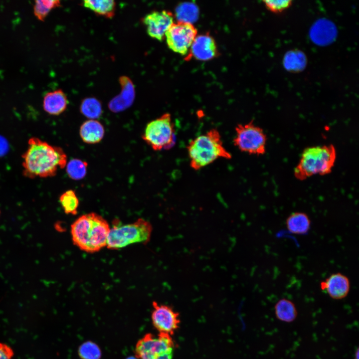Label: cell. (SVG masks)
<instances>
[{
  "mask_svg": "<svg viewBox=\"0 0 359 359\" xmlns=\"http://www.w3.org/2000/svg\"><path fill=\"white\" fill-rule=\"evenodd\" d=\"M174 348L171 336L148 333L137 343L135 357L139 359H173Z\"/></svg>",
  "mask_w": 359,
  "mask_h": 359,
  "instance_id": "cell-7",
  "label": "cell"
},
{
  "mask_svg": "<svg viewBox=\"0 0 359 359\" xmlns=\"http://www.w3.org/2000/svg\"><path fill=\"white\" fill-rule=\"evenodd\" d=\"M78 355L82 359H100L101 352L96 344L88 341L80 345L78 349Z\"/></svg>",
  "mask_w": 359,
  "mask_h": 359,
  "instance_id": "cell-27",
  "label": "cell"
},
{
  "mask_svg": "<svg viewBox=\"0 0 359 359\" xmlns=\"http://www.w3.org/2000/svg\"><path fill=\"white\" fill-rule=\"evenodd\" d=\"M80 137L83 142L88 144L99 143L103 139L105 129L98 120L89 119L83 122L79 130Z\"/></svg>",
  "mask_w": 359,
  "mask_h": 359,
  "instance_id": "cell-17",
  "label": "cell"
},
{
  "mask_svg": "<svg viewBox=\"0 0 359 359\" xmlns=\"http://www.w3.org/2000/svg\"><path fill=\"white\" fill-rule=\"evenodd\" d=\"M153 231L151 223L143 218L122 225L110 228L106 246L110 249H118L133 243H148Z\"/></svg>",
  "mask_w": 359,
  "mask_h": 359,
  "instance_id": "cell-5",
  "label": "cell"
},
{
  "mask_svg": "<svg viewBox=\"0 0 359 359\" xmlns=\"http://www.w3.org/2000/svg\"><path fill=\"white\" fill-rule=\"evenodd\" d=\"M143 140L154 151L168 150L176 144L175 127L169 113L149 122L142 136Z\"/></svg>",
  "mask_w": 359,
  "mask_h": 359,
  "instance_id": "cell-6",
  "label": "cell"
},
{
  "mask_svg": "<svg viewBox=\"0 0 359 359\" xmlns=\"http://www.w3.org/2000/svg\"><path fill=\"white\" fill-rule=\"evenodd\" d=\"M187 150L190 166L195 171L200 170L219 158H232L223 146L220 133L215 128L191 140Z\"/></svg>",
  "mask_w": 359,
  "mask_h": 359,
  "instance_id": "cell-3",
  "label": "cell"
},
{
  "mask_svg": "<svg viewBox=\"0 0 359 359\" xmlns=\"http://www.w3.org/2000/svg\"><path fill=\"white\" fill-rule=\"evenodd\" d=\"M276 318L282 322L291 323L297 318L298 312L294 303L290 300L282 298L275 305Z\"/></svg>",
  "mask_w": 359,
  "mask_h": 359,
  "instance_id": "cell-21",
  "label": "cell"
},
{
  "mask_svg": "<svg viewBox=\"0 0 359 359\" xmlns=\"http://www.w3.org/2000/svg\"><path fill=\"white\" fill-rule=\"evenodd\" d=\"M60 1L54 0H37L34 1L33 13L40 21H44L49 12L59 7Z\"/></svg>",
  "mask_w": 359,
  "mask_h": 359,
  "instance_id": "cell-26",
  "label": "cell"
},
{
  "mask_svg": "<svg viewBox=\"0 0 359 359\" xmlns=\"http://www.w3.org/2000/svg\"><path fill=\"white\" fill-rule=\"evenodd\" d=\"M126 359H138V358H137V357H133V356H132V357H128V358H127Z\"/></svg>",
  "mask_w": 359,
  "mask_h": 359,
  "instance_id": "cell-32",
  "label": "cell"
},
{
  "mask_svg": "<svg viewBox=\"0 0 359 359\" xmlns=\"http://www.w3.org/2000/svg\"><path fill=\"white\" fill-rule=\"evenodd\" d=\"M13 355V351L10 347L0 343V359H12Z\"/></svg>",
  "mask_w": 359,
  "mask_h": 359,
  "instance_id": "cell-29",
  "label": "cell"
},
{
  "mask_svg": "<svg viewBox=\"0 0 359 359\" xmlns=\"http://www.w3.org/2000/svg\"><path fill=\"white\" fill-rule=\"evenodd\" d=\"M309 33L314 43L325 46L334 41L337 36V30L335 24L331 21L322 18L313 24Z\"/></svg>",
  "mask_w": 359,
  "mask_h": 359,
  "instance_id": "cell-15",
  "label": "cell"
},
{
  "mask_svg": "<svg viewBox=\"0 0 359 359\" xmlns=\"http://www.w3.org/2000/svg\"><path fill=\"white\" fill-rule=\"evenodd\" d=\"M174 15L170 11H154L147 14L143 19L148 35L159 41L165 38V34L174 22Z\"/></svg>",
  "mask_w": 359,
  "mask_h": 359,
  "instance_id": "cell-11",
  "label": "cell"
},
{
  "mask_svg": "<svg viewBox=\"0 0 359 359\" xmlns=\"http://www.w3.org/2000/svg\"><path fill=\"white\" fill-rule=\"evenodd\" d=\"M110 229L109 223L101 215L90 212L77 218L71 225L70 232L75 246L92 253L106 246Z\"/></svg>",
  "mask_w": 359,
  "mask_h": 359,
  "instance_id": "cell-2",
  "label": "cell"
},
{
  "mask_svg": "<svg viewBox=\"0 0 359 359\" xmlns=\"http://www.w3.org/2000/svg\"><path fill=\"white\" fill-rule=\"evenodd\" d=\"M263 2L268 10L276 14H280L291 6L292 1L289 0H264Z\"/></svg>",
  "mask_w": 359,
  "mask_h": 359,
  "instance_id": "cell-28",
  "label": "cell"
},
{
  "mask_svg": "<svg viewBox=\"0 0 359 359\" xmlns=\"http://www.w3.org/2000/svg\"><path fill=\"white\" fill-rule=\"evenodd\" d=\"M119 81L121 87V92L114 97L108 104L109 109L115 113L130 107L135 98V86L131 79L126 76H122Z\"/></svg>",
  "mask_w": 359,
  "mask_h": 359,
  "instance_id": "cell-14",
  "label": "cell"
},
{
  "mask_svg": "<svg viewBox=\"0 0 359 359\" xmlns=\"http://www.w3.org/2000/svg\"><path fill=\"white\" fill-rule=\"evenodd\" d=\"M88 163L81 159H73L66 165V171L68 177L73 180L83 179L87 173Z\"/></svg>",
  "mask_w": 359,
  "mask_h": 359,
  "instance_id": "cell-25",
  "label": "cell"
},
{
  "mask_svg": "<svg viewBox=\"0 0 359 359\" xmlns=\"http://www.w3.org/2000/svg\"><path fill=\"white\" fill-rule=\"evenodd\" d=\"M188 57L207 61L219 55V51L215 39L208 33L196 36L189 50Z\"/></svg>",
  "mask_w": 359,
  "mask_h": 359,
  "instance_id": "cell-12",
  "label": "cell"
},
{
  "mask_svg": "<svg viewBox=\"0 0 359 359\" xmlns=\"http://www.w3.org/2000/svg\"><path fill=\"white\" fill-rule=\"evenodd\" d=\"M286 226L288 231L297 235H304L309 231L311 221L309 216L304 212H294L286 219Z\"/></svg>",
  "mask_w": 359,
  "mask_h": 359,
  "instance_id": "cell-18",
  "label": "cell"
},
{
  "mask_svg": "<svg viewBox=\"0 0 359 359\" xmlns=\"http://www.w3.org/2000/svg\"><path fill=\"white\" fill-rule=\"evenodd\" d=\"M83 5L96 14L111 18L115 15L116 3L113 0H87L83 1Z\"/></svg>",
  "mask_w": 359,
  "mask_h": 359,
  "instance_id": "cell-20",
  "label": "cell"
},
{
  "mask_svg": "<svg viewBox=\"0 0 359 359\" xmlns=\"http://www.w3.org/2000/svg\"><path fill=\"white\" fill-rule=\"evenodd\" d=\"M59 200L66 214L75 215L77 213L79 201L74 190L65 191L60 195Z\"/></svg>",
  "mask_w": 359,
  "mask_h": 359,
  "instance_id": "cell-24",
  "label": "cell"
},
{
  "mask_svg": "<svg viewBox=\"0 0 359 359\" xmlns=\"http://www.w3.org/2000/svg\"><path fill=\"white\" fill-rule=\"evenodd\" d=\"M199 10L194 3L184 2L179 4L176 10L178 21L192 23L198 18Z\"/></svg>",
  "mask_w": 359,
  "mask_h": 359,
  "instance_id": "cell-22",
  "label": "cell"
},
{
  "mask_svg": "<svg viewBox=\"0 0 359 359\" xmlns=\"http://www.w3.org/2000/svg\"><path fill=\"white\" fill-rule=\"evenodd\" d=\"M233 144L240 151L250 155L261 156L266 151L267 136L264 130L253 123L238 124L235 128Z\"/></svg>",
  "mask_w": 359,
  "mask_h": 359,
  "instance_id": "cell-8",
  "label": "cell"
},
{
  "mask_svg": "<svg viewBox=\"0 0 359 359\" xmlns=\"http://www.w3.org/2000/svg\"><path fill=\"white\" fill-rule=\"evenodd\" d=\"M68 104L67 96L61 89L47 92L43 97V110L50 115H60L65 111Z\"/></svg>",
  "mask_w": 359,
  "mask_h": 359,
  "instance_id": "cell-16",
  "label": "cell"
},
{
  "mask_svg": "<svg viewBox=\"0 0 359 359\" xmlns=\"http://www.w3.org/2000/svg\"><path fill=\"white\" fill-rule=\"evenodd\" d=\"M152 306L151 318L153 326L159 333L172 336L179 327V314L171 307L156 301L153 302Z\"/></svg>",
  "mask_w": 359,
  "mask_h": 359,
  "instance_id": "cell-10",
  "label": "cell"
},
{
  "mask_svg": "<svg viewBox=\"0 0 359 359\" xmlns=\"http://www.w3.org/2000/svg\"><path fill=\"white\" fill-rule=\"evenodd\" d=\"M284 67L289 72L298 73L306 67L307 58L302 51L295 49L287 51L283 60Z\"/></svg>",
  "mask_w": 359,
  "mask_h": 359,
  "instance_id": "cell-19",
  "label": "cell"
},
{
  "mask_svg": "<svg viewBox=\"0 0 359 359\" xmlns=\"http://www.w3.org/2000/svg\"><path fill=\"white\" fill-rule=\"evenodd\" d=\"M7 148V145L5 140L0 137V155L3 154Z\"/></svg>",
  "mask_w": 359,
  "mask_h": 359,
  "instance_id": "cell-30",
  "label": "cell"
},
{
  "mask_svg": "<svg viewBox=\"0 0 359 359\" xmlns=\"http://www.w3.org/2000/svg\"><path fill=\"white\" fill-rule=\"evenodd\" d=\"M336 158V149L332 144L308 147L294 169V176L304 180L313 176L328 175L332 171Z\"/></svg>",
  "mask_w": 359,
  "mask_h": 359,
  "instance_id": "cell-4",
  "label": "cell"
},
{
  "mask_svg": "<svg viewBox=\"0 0 359 359\" xmlns=\"http://www.w3.org/2000/svg\"><path fill=\"white\" fill-rule=\"evenodd\" d=\"M197 34V29L192 23L177 21L169 28L165 39L170 49L176 53L185 55Z\"/></svg>",
  "mask_w": 359,
  "mask_h": 359,
  "instance_id": "cell-9",
  "label": "cell"
},
{
  "mask_svg": "<svg viewBox=\"0 0 359 359\" xmlns=\"http://www.w3.org/2000/svg\"><path fill=\"white\" fill-rule=\"evenodd\" d=\"M23 176L30 178L55 176L59 169L67 164V156L63 149L36 138L28 141V147L22 155Z\"/></svg>",
  "mask_w": 359,
  "mask_h": 359,
  "instance_id": "cell-1",
  "label": "cell"
},
{
  "mask_svg": "<svg viewBox=\"0 0 359 359\" xmlns=\"http://www.w3.org/2000/svg\"><path fill=\"white\" fill-rule=\"evenodd\" d=\"M359 348H358L355 352V359H359Z\"/></svg>",
  "mask_w": 359,
  "mask_h": 359,
  "instance_id": "cell-31",
  "label": "cell"
},
{
  "mask_svg": "<svg viewBox=\"0 0 359 359\" xmlns=\"http://www.w3.org/2000/svg\"><path fill=\"white\" fill-rule=\"evenodd\" d=\"M80 111L84 116L92 120L98 118L102 113L101 103L94 97L84 99L81 103Z\"/></svg>",
  "mask_w": 359,
  "mask_h": 359,
  "instance_id": "cell-23",
  "label": "cell"
},
{
  "mask_svg": "<svg viewBox=\"0 0 359 359\" xmlns=\"http://www.w3.org/2000/svg\"><path fill=\"white\" fill-rule=\"evenodd\" d=\"M350 288L349 278L340 272L333 273L320 282L321 289L335 300H340L346 297Z\"/></svg>",
  "mask_w": 359,
  "mask_h": 359,
  "instance_id": "cell-13",
  "label": "cell"
}]
</instances>
